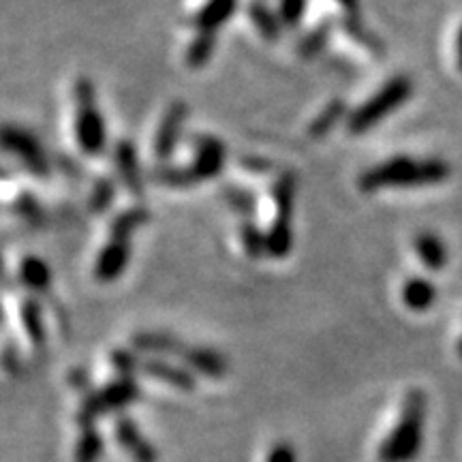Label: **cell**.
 <instances>
[{
  "mask_svg": "<svg viewBox=\"0 0 462 462\" xmlns=\"http://www.w3.org/2000/svg\"><path fill=\"white\" fill-rule=\"evenodd\" d=\"M449 178V165L441 159L418 161L411 157H394L371 167L357 178L362 193H377L396 187H429Z\"/></svg>",
  "mask_w": 462,
  "mask_h": 462,
  "instance_id": "6da1fadb",
  "label": "cell"
},
{
  "mask_svg": "<svg viewBox=\"0 0 462 462\" xmlns=\"http://www.w3.org/2000/svg\"><path fill=\"white\" fill-rule=\"evenodd\" d=\"M75 137L79 148L88 157H99L107 146V126L97 106L95 86L90 79L82 78L75 84Z\"/></svg>",
  "mask_w": 462,
  "mask_h": 462,
  "instance_id": "7a4b0ae2",
  "label": "cell"
},
{
  "mask_svg": "<svg viewBox=\"0 0 462 462\" xmlns=\"http://www.w3.org/2000/svg\"><path fill=\"white\" fill-rule=\"evenodd\" d=\"M413 95V82L404 75H398V78H392L381 86L379 92L368 99L364 106H360L356 112L349 114L346 118V126L354 135H360V133H366L373 126H377L385 116L396 112L398 107H402V103Z\"/></svg>",
  "mask_w": 462,
  "mask_h": 462,
  "instance_id": "3957f363",
  "label": "cell"
},
{
  "mask_svg": "<svg viewBox=\"0 0 462 462\" xmlns=\"http://www.w3.org/2000/svg\"><path fill=\"white\" fill-rule=\"evenodd\" d=\"M140 398V385L133 377H120L112 381V383L106 385V388L95 392V394L86 396L82 404V411H79V424L84 429H90L95 424L97 418L101 415L118 411V409H125L126 404Z\"/></svg>",
  "mask_w": 462,
  "mask_h": 462,
  "instance_id": "277c9868",
  "label": "cell"
},
{
  "mask_svg": "<svg viewBox=\"0 0 462 462\" xmlns=\"http://www.w3.org/2000/svg\"><path fill=\"white\" fill-rule=\"evenodd\" d=\"M0 148L14 154L32 176L45 178L50 173L48 154L31 131L15 125H3L0 126Z\"/></svg>",
  "mask_w": 462,
  "mask_h": 462,
  "instance_id": "5b68a950",
  "label": "cell"
},
{
  "mask_svg": "<svg viewBox=\"0 0 462 462\" xmlns=\"http://www.w3.org/2000/svg\"><path fill=\"white\" fill-rule=\"evenodd\" d=\"M225 159H227V154H225L221 140L212 135H199L195 140V159L189 165L195 184L217 178L223 171Z\"/></svg>",
  "mask_w": 462,
  "mask_h": 462,
  "instance_id": "8992f818",
  "label": "cell"
},
{
  "mask_svg": "<svg viewBox=\"0 0 462 462\" xmlns=\"http://www.w3.org/2000/svg\"><path fill=\"white\" fill-rule=\"evenodd\" d=\"M187 114H189V107L184 106L182 101L171 103V106L167 107L163 120H161L157 129V137H154V146H152L154 157L159 161L171 159L173 150H176L178 143H180L182 126H184V120H187Z\"/></svg>",
  "mask_w": 462,
  "mask_h": 462,
  "instance_id": "52a82bcc",
  "label": "cell"
},
{
  "mask_svg": "<svg viewBox=\"0 0 462 462\" xmlns=\"http://www.w3.org/2000/svg\"><path fill=\"white\" fill-rule=\"evenodd\" d=\"M131 259V242L125 240H109L101 248L99 257L95 262V279L99 282H112L120 279L129 265Z\"/></svg>",
  "mask_w": 462,
  "mask_h": 462,
  "instance_id": "ba28073f",
  "label": "cell"
},
{
  "mask_svg": "<svg viewBox=\"0 0 462 462\" xmlns=\"http://www.w3.org/2000/svg\"><path fill=\"white\" fill-rule=\"evenodd\" d=\"M114 435L118 439V443L123 446L126 454L131 456L133 462H157L159 454L152 448V443L142 435V430L137 429V424L129 418H118L114 426Z\"/></svg>",
  "mask_w": 462,
  "mask_h": 462,
  "instance_id": "9c48e42d",
  "label": "cell"
},
{
  "mask_svg": "<svg viewBox=\"0 0 462 462\" xmlns=\"http://www.w3.org/2000/svg\"><path fill=\"white\" fill-rule=\"evenodd\" d=\"M114 165L126 190H129L133 198H142L143 180H142L140 159H137V150L129 140L118 142L114 146Z\"/></svg>",
  "mask_w": 462,
  "mask_h": 462,
  "instance_id": "30bf717a",
  "label": "cell"
},
{
  "mask_svg": "<svg viewBox=\"0 0 462 462\" xmlns=\"http://www.w3.org/2000/svg\"><path fill=\"white\" fill-rule=\"evenodd\" d=\"M140 371L150 379H157L161 383L171 385L178 390H193L195 388V377L189 371H184L182 366L161 360V357H148V360L140 362Z\"/></svg>",
  "mask_w": 462,
  "mask_h": 462,
  "instance_id": "8fae6325",
  "label": "cell"
},
{
  "mask_svg": "<svg viewBox=\"0 0 462 462\" xmlns=\"http://www.w3.org/2000/svg\"><path fill=\"white\" fill-rule=\"evenodd\" d=\"M182 357L195 373L210 379H223L227 374V360L210 346H187Z\"/></svg>",
  "mask_w": 462,
  "mask_h": 462,
  "instance_id": "7c38bea8",
  "label": "cell"
},
{
  "mask_svg": "<svg viewBox=\"0 0 462 462\" xmlns=\"http://www.w3.org/2000/svg\"><path fill=\"white\" fill-rule=\"evenodd\" d=\"M133 346L142 354H150L154 357L184 356V351H187V345L180 338L165 332H140L133 338Z\"/></svg>",
  "mask_w": 462,
  "mask_h": 462,
  "instance_id": "4fadbf2b",
  "label": "cell"
},
{
  "mask_svg": "<svg viewBox=\"0 0 462 462\" xmlns=\"http://www.w3.org/2000/svg\"><path fill=\"white\" fill-rule=\"evenodd\" d=\"M415 253H418L420 262L426 265L429 270H443L448 265L449 253L448 245L439 238L432 231H421V234L415 236Z\"/></svg>",
  "mask_w": 462,
  "mask_h": 462,
  "instance_id": "5bb4252c",
  "label": "cell"
},
{
  "mask_svg": "<svg viewBox=\"0 0 462 462\" xmlns=\"http://www.w3.org/2000/svg\"><path fill=\"white\" fill-rule=\"evenodd\" d=\"M437 300V287L429 279H409L402 285V302L413 313H424Z\"/></svg>",
  "mask_w": 462,
  "mask_h": 462,
  "instance_id": "9a60e30c",
  "label": "cell"
},
{
  "mask_svg": "<svg viewBox=\"0 0 462 462\" xmlns=\"http://www.w3.org/2000/svg\"><path fill=\"white\" fill-rule=\"evenodd\" d=\"M273 201L276 208L274 221H289L293 218V204H296V176L281 173L273 187Z\"/></svg>",
  "mask_w": 462,
  "mask_h": 462,
  "instance_id": "2e32d148",
  "label": "cell"
},
{
  "mask_svg": "<svg viewBox=\"0 0 462 462\" xmlns=\"http://www.w3.org/2000/svg\"><path fill=\"white\" fill-rule=\"evenodd\" d=\"M148 218L150 215L143 208H131V210L120 212L112 221V225H109V240L131 242V236L140 227H143L148 223Z\"/></svg>",
  "mask_w": 462,
  "mask_h": 462,
  "instance_id": "e0dca14e",
  "label": "cell"
},
{
  "mask_svg": "<svg viewBox=\"0 0 462 462\" xmlns=\"http://www.w3.org/2000/svg\"><path fill=\"white\" fill-rule=\"evenodd\" d=\"M293 248V225L289 221H273V227L265 234V253L274 259L289 255Z\"/></svg>",
  "mask_w": 462,
  "mask_h": 462,
  "instance_id": "ac0fdd59",
  "label": "cell"
},
{
  "mask_svg": "<svg viewBox=\"0 0 462 462\" xmlns=\"http://www.w3.org/2000/svg\"><path fill=\"white\" fill-rule=\"evenodd\" d=\"M231 9H234V0H210V5L204 7V11L195 17V26L201 32L212 34L218 26L227 22Z\"/></svg>",
  "mask_w": 462,
  "mask_h": 462,
  "instance_id": "d6986e66",
  "label": "cell"
},
{
  "mask_svg": "<svg viewBox=\"0 0 462 462\" xmlns=\"http://www.w3.org/2000/svg\"><path fill=\"white\" fill-rule=\"evenodd\" d=\"M20 279H22V282H24L28 289H32V291L42 293V291H45V289L50 287L51 274H50L48 263H45L43 259L28 257V259H24V262H22Z\"/></svg>",
  "mask_w": 462,
  "mask_h": 462,
  "instance_id": "ffe728a7",
  "label": "cell"
},
{
  "mask_svg": "<svg viewBox=\"0 0 462 462\" xmlns=\"http://www.w3.org/2000/svg\"><path fill=\"white\" fill-rule=\"evenodd\" d=\"M345 116H346L345 101L334 99L332 103H328V106L323 107L319 114H317L313 125L309 126L310 137H321V135H326V133H330L334 126H337L340 120L345 118Z\"/></svg>",
  "mask_w": 462,
  "mask_h": 462,
  "instance_id": "44dd1931",
  "label": "cell"
},
{
  "mask_svg": "<svg viewBox=\"0 0 462 462\" xmlns=\"http://www.w3.org/2000/svg\"><path fill=\"white\" fill-rule=\"evenodd\" d=\"M22 323H24V330L31 338L34 346H42L45 343V328H43V315L39 304L34 300H26L22 304Z\"/></svg>",
  "mask_w": 462,
  "mask_h": 462,
  "instance_id": "7402d4cb",
  "label": "cell"
},
{
  "mask_svg": "<svg viewBox=\"0 0 462 462\" xmlns=\"http://www.w3.org/2000/svg\"><path fill=\"white\" fill-rule=\"evenodd\" d=\"M103 437L95 430V426L84 429L75 448V462H99L103 456Z\"/></svg>",
  "mask_w": 462,
  "mask_h": 462,
  "instance_id": "603a6c76",
  "label": "cell"
},
{
  "mask_svg": "<svg viewBox=\"0 0 462 462\" xmlns=\"http://www.w3.org/2000/svg\"><path fill=\"white\" fill-rule=\"evenodd\" d=\"M223 198L227 201V206L231 210L236 212V215L248 218L255 212V198H253V193H248L246 189H240L236 187V184H229V187H225L223 190Z\"/></svg>",
  "mask_w": 462,
  "mask_h": 462,
  "instance_id": "cb8c5ba5",
  "label": "cell"
},
{
  "mask_svg": "<svg viewBox=\"0 0 462 462\" xmlns=\"http://www.w3.org/2000/svg\"><path fill=\"white\" fill-rule=\"evenodd\" d=\"M212 51H215V34L199 32V37L189 45L187 62L193 69L204 67L206 62L212 58Z\"/></svg>",
  "mask_w": 462,
  "mask_h": 462,
  "instance_id": "d4e9b609",
  "label": "cell"
},
{
  "mask_svg": "<svg viewBox=\"0 0 462 462\" xmlns=\"http://www.w3.org/2000/svg\"><path fill=\"white\" fill-rule=\"evenodd\" d=\"M154 180L170 189H187L195 184L189 167H161L154 173Z\"/></svg>",
  "mask_w": 462,
  "mask_h": 462,
  "instance_id": "484cf974",
  "label": "cell"
},
{
  "mask_svg": "<svg viewBox=\"0 0 462 462\" xmlns=\"http://www.w3.org/2000/svg\"><path fill=\"white\" fill-rule=\"evenodd\" d=\"M240 238H242V246H245V251L253 259L262 257L265 253V234H262V229H259L255 223L251 221L242 223Z\"/></svg>",
  "mask_w": 462,
  "mask_h": 462,
  "instance_id": "4316f807",
  "label": "cell"
},
{
  "mask_svg": "<svg viewBox=\"0 0 462 462\" xmlns=\"http://www.w3.org/2000/svg\"><path fill=\"white\" fill-rule=\"evenodd\" d=\"M114 195H116V184L109 180V178H99L90 193V210L97 212V215H99V212H106L109 204L114 201Z\"/></svg>",
  "mask_w": 462,
  "mask_h": 462,
  "instance_id": "83f0119b",
  "label": "cell"
},
{
  "mask_svg": "<svg viewBox=\"0 0 462 462\" xmlns=\"http://www.w3.org/2000/svg\"><path fill=\"white\" fill-rule=\"evenodd\" d=\"M328 34H330V24L317 26L315 31L309 34V37H304L302 42H300V54H302L304 58H313L319 54V51L326 48Z\"/></svg>",
  "mask_w": 462,
  "mask_h": 462,
  "instance_id": "f1b7e54d",
  "label": "cell"
},
{
  "mask_svg": "<svg viewBox=\"0 0 462 462\" xmlns=\"http://www.w3.org/2000/svg\"><path fill=\"white\" fill-rule=\"evenodd\" d=\"M253 22L259 26V31L263 32L265 39H270V42H273V39L274 42L279 39V22H276V17L270 14V11H265L263 7H255L253 9Z\"/></svg>",
  "mask_w": 462,
  "mask_h": 462,
  "instance_id": "f546056e",
  "label": "cell"
},
{
  "mask_svg": "<svg viewBox=\"0 0 462 462\" xmlns=\"http://www.w3.org/2000/svg\"><path fill=\"white\" fill-rule=\"evenodd\" d=\"M112 366L120 377H133L137 368H140V360L133 354H129V351L118 349L112 354Z\"/></svg>",
  "mask_w": 462,
  "mask_h": 462,
  "instance_id": "4dcf8cb0",
  "label": "cell"
},
{
  "mask_svg": "<svg viewBox=\"0 0 462 462\" xmlns=\"http://www.w3.org/2000/svg\"><path fill=\"white\" fill-rule=\"evenodd\" d=\"M306 11V0H281V20L287 26H298Z\"/></svg>",
  "mask_w": 462,
  "mask_h": 462,
  "instance_id": "1f68e13d",
  "label": "cell"
},
{
  "mask_svg": "<svg viewBox=\"0 0 462 462\" xmlns=\"http://www.w3.org/2000/svg\"><path fill=\"white\" fill-rule=\"evenodd\" d=\"M15 212L20 217L28 218V221H34V218L39 217V212H42V208H39L37 199L31 198V195H22V198L15 201Z\"/></svg>",
  "mask_w": 462,
  "mask_h": 462,
  "instance_id": "d6a6232c",
  "label": "cell"
},
{
  "mask_svg": "<svg viewBox=\"0 0 462 462\" xmlns=\"http://www.w3.org/2000/svg\"><path fill=\"white\" fill-rule=\"evenodd\" d=\"M268 462H296V452L287 446V443H279L268 456Z\"/></svg>",
  "mask_w": 462,
  "mask_h": 462,
  "instance_id": "836d02e7",
  "label": "cell"
},
{
  "mask_svg": "<svg viewBox=\"0 0 462 462\" xmlns=\"http://www.w3.org/2000/svg\"><path fill=\"white\" fill-rule=\"evenodd\" d=\"M337 3L349 14V17H356L357 11H360V3L357 0H337Z\"/></svg>",
  "mask_w": 462,
  "mask_h": 462,
  "instance_id": "e575fe53",
  "label": "cell"
},
{
  "mask_svg": "<svg viewBox=\"0 0 462 462\" xmlns=\"http://www.w3.org/2000/svg\"><path fill=\"white\" fill-rule=\"evenodd\" d=\"M456 60H458V69L462 71V26L456 34Z\"/></svg>",
  "mask_w": 462,
  "mask_h": 462,
  "instance_id": "d590c367",
  "label": "cell"
},
{
  "mask_svg": "<svg viewBox=\"0 0 462 462\" xmlns=\"http://www.w3.org/2000/svg\"><path fill=\"white\" fill-rule=\"evenodd\" d=\"M458 354H460V356H462V338H460V340H458Z\"/></svg>",
  "mask_w": 462,
  "mask_h": 462,
  "instance_id": "8d00e7d4",
  "label": "cell"
}]
</instances>
